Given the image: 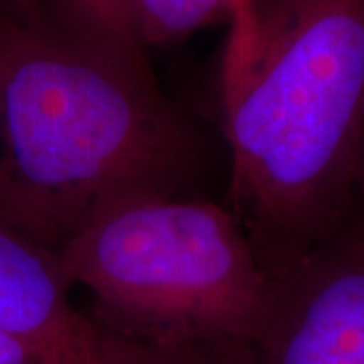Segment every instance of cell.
Wrapping results in <instances>:
<instances>
[{
  "label": "cell",
  "mask_w": 364,
  "mask_h": 364,
  "mask_svg": "<svg viewBox=\"0 0 364 364\" xmlns=\"http://www.w3.org/2000/svg\"><path fill=\"white\" fill-rule=\"evenodd\" d=\"M251 364H364V241L346 225L272 282Z\"/></svg>",
  "instance_id": "cell-4"
},
{
  "label": "cell",
  "mask_w": 364,
  "mask_h": 364,
  "mask_svg": "<svg viewBox=\"0 0 364 364\" xmlns=\"http://www.w3.org/2000/svg\"><path fill=\"white\" fill-rule=\"evenodd\" d=\"M255 0H130L134 33L140 45L178 41L223 18H237Z\"/></svg>",
  "instance_id": "cell-7"
},
{
  "label": "cell",
  "mask_w": 364,
  "mask_h": 364,
  "mask_svg": "<svg viewBox=\"0 0 364 364\" xmlns=\"http://www.w3.org/2000/svg\"><path fill=\"white\" fill-rule=\"evenodd\" d=\"M55 251L69 284L95 298V322L136 338L249 346L272 299L237 217L200 198L126 203Z\"/></svg>",
  "instance_id": "cell-3"
},
{
  "label": "cell",
  "mask_w": 364,
  "mask_h": 364,
  "mask_svg": "<svg viewBox=\"0 0 364 364\" xmlns=\"http://www.w3.org/2000/svg\"><path fill=\"white\" fill-rule=\"evenodd\" d=\"M0 221L11 225V203H9V191H6L2 170H0Z\"/></svg>",
  "instance_id": "cell-11"
},
{
  "label": "cell",
  "mask_w": 364,
  "mask_h": 364,
  "mask_svg": "<svg viewBox=\"0 0 364 364\" xmlns=\"http://www.w3.org/2000/svg\"><path fill=\"white\" fill-rule=\"evenodd\" d=\"M41 364H87L83 360H75V358H69V356H45Z\"/></svg>",
  "instance_id": "cell-12"
},
{
  "label": "cell",
  "mask_w": 364,
  "mask_h": 364,
  "mask_svg": "<svg viewBox=\"0 0 364 364\" xmlns=\"http://www.w3.org/2000/svg\"><path fill=\"white\" fill-rule=\"evenodd\" d=\"M354 221L348 225L354 233L364 241V138L360 146V156H358V166H356V181H354V200H352V213Z\"/></svg>",
  "instance_id": "cell-10"
},
{
  "label": "cell",
  "mask_w": 364,
  "mask_h": 364,
  "mask_svg": "<svg viewBox=\"0 0 364 364\" xmlns=\"http://www.w3.org/2000/svg\"><path fill=\"white\" fill-rule=\"evenodd\" d=\"M67 4L69 11L90 21L91 25L122 39L138 41L132 23L130 0H67Z\"/></svg>",
  "instance_id": "cell-8"
},
{
  "label": "cell",
  "mask_w": 364,
  "mask_h": 364,
  "mask_svg": "<svg viewBox=\"0 0 364 364\" xmlns=\"http://www.w3.org/2000/svg\"><path fill=\"white\" fill-rule=\"evenodd\" d=\"M231 207L275 282L346 227L364 138V0H255L223 65Z\"/></svg>",
  "instance_id": "cell-2"
},
{
  "label": "cell",
  "mask_w": 364,
  "mask_h": 364,
  "mask_svg": "<svg viewBox=\"0 0 364 364\" xmlns=\"http://www.w3.org/2000/svg\"><path fill=\"white\" fill-rule=\"evenodd\" d=\"M142 45L69 11L0 4V170L11 225L49 247L112 208L178 196L198 176L195 126Z\"/></svg>",
  "instance_id": "cell-1"
},
{
  "label": "cell",
  "mask_w": 364,
  "mask_h": 364,
  "mask_svg": "<svg viewBox=\"0 0 364 364\" xmlns=\"http://www.w3.org/2000/svg\"><path fill=\"white\" fill-rule=\"evenodd\" d=\"M91 322V364H251L247 344L136 338L95 320Z\"/></svg>",
  "instance_id": "cell-6"
},
{
  "label": "cell",
  "mask_w": 364,
  "mask_h": 364,
  "mask_svg": "<svg viewBox=\"0 0 364 364\" xmlns=\"http://www.w3.org/2000/svg\"><path fill=\"white\" fill-rule=\"evenodd\" d=\"M55 247L0 221V330L43 356L90 360L93 322L71 306Z\"/></svg>",
  "instance_id": "cell-5"
},
{
  "label": "cell",
  "mask_w": 364,
  "mask_h": 364,
  "mask_svg": "<svg viewBox=\"0 0 364 364\" xmlns=\"http://www.w3.org/2000/svg\"><path fill=\"white\" fill-rule=\"evenodd\" d=\"M43 354L25 340L0 330V364H41Z\"/></svg>",
  "instance_id": "cell-9"
}]
</instances>
